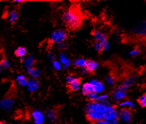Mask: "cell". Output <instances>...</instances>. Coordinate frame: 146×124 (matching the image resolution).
I'll return each mask as SVG.
<instances>
[{"mask_svg":"<svg viewBox=\"0 0 146 124\" xmlns=\"http://www.w3.org/2000/svg\"><path fill=\"white\" fill-rule=\"evenodd\" d=\"M86 115L91 122L102 120L118 121V111L110 103H103L97 102L88 103L85 107Z\"/></svg>","mask_w":146,"mask_h":124,"instance_id":"cell-1","label":"cell"},{"mask_svg":"<svg viewBox=\"0 0 146 124\" xmlns=\"http://www.w3.org/2000/svg\"><path fill=\"white\" fill-rule=\"evenodd\" d=\"M62 21L68 28L75 30L81 25L82 18L78 11L71 8L65 11L62 15Z\"/></svg>","mask_w":146,"mask_h":124,"instance_id":"cell-2","label":"cell"},{"mask_svg":"<svg viewBox=\"0 0 146 124\" xmlns=\"http://www.w3.org/2000/svg\"><path fill=\"white\" fill-rule=\"evenodd\" d=\"M67 38V33L63 30H56L53 32L49 38V41L51 44H59L65 41Z\"/></svg>","mask_w":146,"mask_h":124,"instance_id":"cell-3","label":"cell"},{"mask_svg":"<svg viewBox=\"0 0 146 124\" xmlns=\"http://www.w3.org/2000/svg\"><path fill=\"white\" fill-rule=\"evenodd\" d=\"M126 91L121 86L115 89L112 94V97L115 102H121L126 96Z\"/></svg>","mask_w":146,"mask_h":124,"instance_id":"cell-4","label":"cell"},{"mask_svg":"<svg viewBox=\"0 0 146 124\" xmlns=\"http://www.w3.org/2000/svg\"><path fill=\"white\" fill-rule=\"evenodd\" d=\"M118 118L125 123H129L133 119V114L130 109H121L118 111Z\"/></svg>","mask_w":146,"mask_h":124,"instance_id":"cell-5","label":"cell"},{"mask_svg":"<svg viewBox=\"0 0 146 124\" xmlns=\"http://www.w3.org/2000/svg\"><path fill=\"white\" fill-rule=\"evenodd\" d=\"M90 82L93 88V92L95 94L98 95L103 94V92L105 91L106 86L103 82L98 79H91L90 80Z\"/></svg>","mask_w":146,"mask_h":124,"instance_id":"cell-6","label":"cell"},{"mask_svg":"<svg viewBox=\"0 0 146 124\" xmlns=\"http://www.w3.org/2000/svg\"><path fill=\"white\" fill-rule=\"evenodd\" d=\"M14 101L13 98H4L0 102V108L6 111H11L14 106Z\"/></svg>","mask_w":146,"mask_h":124,"instance_id":"cell-7","label":"cell"},{"mask_svg":"<svg viewBox=\"0 0 146 124\" xmlns=\"http://www.w3.org/2000/svg\"><path fill=\"white\" fill-rule=\"evenodd\" d=\"M136 80H137V76L136 75H130L126 77V78L123 81V82L120 86L127 91L128 89H129L133 86L134 83L136 82Z\"/></svg>","mask_w":146,"mask_h":124,"instance_id":"cell-8","label":"cell"},{"mask_svg":"<svg viewBox=\"0 0 146 124\" xmlns=\"http://www.w3.org/2000/svg\"><path fill=\"white\" fill-rule=\"evenodd\" d=\"M93 36L95 42H106L108 41L106 34L100 30H94L93 32Z\"/></svg>","mask_w":146,"mask_h":124,"instance_id":"cell-9","label":"cell"},{"mask_svg":"<svg viewBox=\"0 0 146 124\" xmlns=\"http://www.w3.org/2000/svg\"><path fill=\"white\" fill-rule=\"evenodd\" d=\"M32 116L35 124H43L44 123L45 115L41 111L38 110L34 111L32 112Z\"/></svg>","mask_w":146,"mask_h":124,"instance_id":"cell-10","label":"cell"},{"mask_svg":"<svg viewBox=\"0 0 146 124\" xmlns=\"http://www.w3.org/2000/svg\"><path fill=\"white\" fill-rule=\"evenodd\" d=\"M59 62L62 65V67L64 69H67L71 65L72 62L68 57L66 55V54L64 52L60 53L59 55Z\"/></svg>","mask_w":146,"mask_h":124,"instance_id":"cell-11","label":"cell"},{"mask_svg":"<svg viewBox=\"0 0 146 124\" xmlns=\"http://www.w3.org/2000/svg\"><path fill=\"white\" fill-rule=\"evenodd\" d=\"M46 116L51 122H56L58 119V114L54 109H48L46 112Z\"/></svg>","mask_w":146,"mask_h":124,"instance_id":"cell-12","label":"cell"},{"mask_svg":"<svg viewBox=\"0 0 146 124\" xmlns=\"http://www.w3.org/2000/svg\"><path fill=\"white\" fill-rule=\"evenodd\" d=\"M99 63L93 60H87L86 68L89 73H93L96 71L99 68Z\"/></svg>","mask_w":146,"mask_h":124,"instance_id":"cell-13","label":"cell"},{"mask_svg":"<svg viewBox=\"0 0 146 124\" xmlns=\"http://www.w3.org/2000/svg\"><path fill=\"white\" fill-rule=\"evenodd\" d=\"M40 87V83L39 81L37 79H32L29 80V82L27 87L28 90L30 92H33L37 90L38 88Z\"/></svg>","mask_w":146,"mask_h":124,"instance_id":"cell-14","label":"cell"},{"mask_svg":"<svg viewBox=\"0 0 146 124\" xmlns=\"http://www.w3.org/2000/svg\"><path fill=\"white\" fill-rule=\"evenodd\" d=\"M133 32L134 33L139 34V36L146 37V23L144 22L138 26H136L133 29Z\"/></svg>","mask_w":146,"mask_h":124,"instance_id":"cell-15","label":"cell"},{"mask_svg":"<svg viewBox=\"0 0 146 124\" xmlns=\"http://www.w3.org/2000/svg\"><path fill=\"white\" fill-rule=\"evenodd\" d=\"M87 63V60L84 58H79V59H75L72 62V64L75 66V67L78 68L80 69L86 68Z\"/></svg>","mask_w":146,"mask_h":124,"instance_id":"cell-16","label":"cell"},{"mask_svg":"<svg viewBox=\"0 0 146 124\" xmlns=\"http://www.w3.org/2000/svg\"><path fill=\"white\" fill-rule=\"evenodd\" d=\"M27 72L28 74L32 77V79H36L38 77H40L41 75L40 69L39 68H35V67L27 69Z\"/></svg>","mask_w":146,"mask_h":124,"instance_id":"cell-17","label":"cell"},{"mask_svg":"<svg viewBox=\"0 0 146 124\" xmlns=\"http://www.w3.org/2000/svg\"><path fill=\"white\" fill-rule=\"evenodd\" d=\"M36 63V60L35 57L31 55L29 56L27 58H26L24 61V67L27 69H29L33 68V66Z\"/></svg>","mask_w":146,"mask_h":124,"instance_id":"cell-18","label":"cell"},{"mask_svg":"<svg viewBox=\"0 0 146 124\" xmlns=\"http://www.w3.org/2000/svg\"><path fill=\"white\" fill-rule=\"evenodd\" d=\"M135 106V104L132 101L130 100H124L122 101L119 104V107H120L121 109H133Z\"/></svg>","mask_w":146,"mask_h":124,"instance_id":"cell-19","label":"cell"},{"mask_svg":"<svg viewBox=\"0 0 146 124\" xmlns=\"http://www.w3.org/2000/svg\"><path fill=\"white\" fill-rule=\"evenodd\" d=\"M82 83H81V80L78 78L76 81H75L74 82H73L70 84L68 85V88L70 90L73 92H77L80 90L82 88Z\"/></svg>","mask_w":146,"mask_h":124,"instance_id":"cell-20","label":"cell"},{"mask_svg":"<svg viewBox=\"0 0 146 124\" xmlns=\"http://www.w3.org/2000/svg\"><path fill=\"white\" fill-rule=\"evenodd\" d=\"M29 80L28 79V78H27V77L23 75H18L16 77V81L19 84V85H20L22 87H27L29 82Z\"/></svg>","mask_w":146,"mask_h":124,"instance_id":"cell-21","label":"cell"},{"mask_svg":"<svg viewBox=\"0 0 146 124\" xmlns=\"http://www.w3.org/2000/svg\"><path fill=\"white\" fill-rule=\"evenodd\" d=\"M19 18V13L16 10H12L9 14V20L11 24L16 23Z\"/></svg>","mask_w":146,"mask_h":124,"instance_id":"cell-22","label":"cell"},{"mask_svg":"<svg viewBox=\"0 0 146 124\" xmlns=\"http://www.w3.org/2000/svg\"><path fill=\"white\" fill-rule=\"evenodd\" d=\"M27 53V49L25 47H19L15 51V55H16V57L21 59V58H23L25 56Z\"/></svg>","mask_w":146,"mask_h":124,"instance_id":"cell-23","label":"cell"},{"mask_svg":"<svg viewBox=\"0 0 146 124\" xmlns=\"http://www.w3.org/2000/svg\"><path fill=\"white\" fill-rule=\"evenodd\" d=\"M96 102L103 103H110L109 101V95L106 94H99L98 96V98Z\"/></svg>","mask_w":146,"mask_h":124,"instance_id":"cell-24","label":"cell"},{"mask_svg":"<svg viewBox=\"0 0 146 124\" xmlns=\"http://www.w3.org/2000/svg\"><path fill=\"white\" fill-rule=\"evenodd\" d=\"M138 103L143 108H146V94L141 95L138 98Z\"/></svg>","mask_w":146,"mask_h":124,"instance_id":"cell-25","label":"cell"},{"mask_svg":"<svg viewBox=\"0 0 146 124\" xmlns=\"http://www.w3.org/2000/svg\"><path fill=\"white\" fill-rule=\"evenodd\" d=\"M118 121H107V120H102L96 122H93L92 124H118Z\"/></svg>","mask_w":146,"mask_h":124,"instance_id":"cell-26","label":"cell"},{"mask_svg":"<svg viewBox=\"0 0 146 124\" xmlns=\"http://www.w3.org/2000/svg\"><path fill=\"white\" fill-rule=\"evenodd\" d=\"M115 81H116V79H115V77L113 76L109 75L107 77L106 82L107 84L109 85V86H113V85L115 84Z\"/></svg>","mask_w":146,"mask_h":124,"instance_id":"cell-27","label":"cell"},{"mask_svg":"<svg viewBox=\"0 0 146 124\" xmlns=\"http://www.w3.org/2000/svg\"><path fill=\"white\" fill-rule=\"evenodd\" d=\"M10 67L9 61L7 59H3L0 61V68L2 69H7Z\"/></svg>","mask_w":146,"mask_h":124,"instance_id":"cell-28","label":"cell"},{"mask_svg":"<svg viewBox=\"0 0 146 124\" xmlns=\"http://www.w3.org/2000/svg\"><path fill=\"white\" fill-rule=\"evenodd\" d=\"M52 67L54 69H55L56 71H60L61 69L62 68V65L60 64L59 61H57V60L54 61L53 62H52Z\"/></svg>","mask_w":146,"mask_h":124,"instance_id":"cell-29","label":"cell"},{"mask_svg":"<svg viewBox=\"0 0 146 124\" xmlns=\"http://www.w3.org/2000/svg\"><path fill=\"white\" fill-rule=\"evenodd\" d=\"M78 79V77H76L74 76L68 75L66 77V79H65V80H66V82L68 84V85H69L73 82H74L75 81H76Z\"/></svg>","mask_w":146,"mask_h":124,"instance_id":"cell-30","label":"cell"},{"mask_svg":"<svg viewBox=\"0 0 146 124\" xmlns=\"http://www.w3.org/2000/svg\"><path fill=\"white\" fill-rule=\"evenodd\" d=\"M140 53H141V52H140L139 49H133L131 50V51H129L128 54H129V55L131 57H137L138 55H139Z\"/></svg>","mask_w":146,"mask_h":124,"instance_id":"cell-31","label":"cell"},{"mask_svg":"<svg viewBox=\"0 0 146 124\" xmlns=\"http://www.w3.org/2000/svg\"><path fill=\"white\" fill-rule=\"evenodd\" d=\"M98 94H95V93H91V94H90L87 95V97L88 100L90 101V102H96V100L98 98Z\"/></svg>","mask_w":146,"mask_h":124,"instance_id":"cell-32","label":"cell"},{"mask_svg":"<svg viewBox=\"0 0 146 124\" xmlns=\"http://www.w3.org/2000/svg\"><path fill=\"white\" fill-rule=\"evenodd\" d=\"M57 47H58L60 50H64L67 49L68 46L65 42H61V43H59V44H57Z\"/></svg>","mask_w":146,"mask_h":124,"instance_id":"cell-33","label":"cell"},{"mask_svg":"<svg viewBox=\"0 0 146 124\" xmlns=\"http://www.w3.org/2000/svg\"><path fill=\"white\" fill-rule=\"evenodd\" d=\"M48 59L49 61H51V62H53L54 61L56 60L55 55L52 52H49L48 54Z\"/></svg>","mask_w":146,"mask_h":124,"instance_id":"cell-34","label":"cell"},{"mask_svg":"<svg viewBox=\"0 0 146 124\" xmlns=\"http://www.w3.org/2000/svg\"><path fill=\"white\" fill-rule=\"evenodd\" d=\"M81 69V72H82V73L83 75H86V74H88V73H89V72L88 71V70H87L86 68H82V69Z\"/></svg>","mask_w":146,"mask_h":124,"instance_id":"cell-35","label":"cell"},{"mask_svg":"<svg viewBox=\"0 0 146 124\" xmlns=\"http://www.w3.org/2000/svg\"><path fill=\"white\" fill-rule=\"evenodd\" d=\"M0 124H9V123H7V122H6L5 121H1V122H0Z\"/></svg>","mask_w":146,"mask_h":124,"instance_id":"cell-36","label":"cell"},{"mask_svg":"<svg viewBox=\"0 0 146 124\" xmlns=\"http://www.w3.org/2000/svg\"><path fill=\"white\" fill-rule=\"evenodd\" d=\"M1 68H0V74H1Z\"/></svg>","mask_w":146,"mask_h":124,"instance_id":"cell-37","label":"cell"},{"mask_svg":"<svg viewBox=\"0 0 146 124\" xmlns=\"http://www.w3.org/2000/svg\"><path fill=\"white\" fill-rule=\"evenodd\" d=\"M65 124H66V123H65Z\"/></svg>","mask_w":146,"mask_h":124,"instance_id":"cell-38","label":"cell"}]
</instances>
